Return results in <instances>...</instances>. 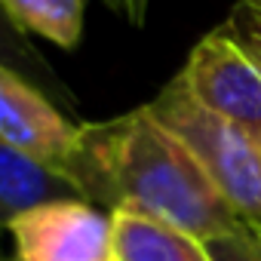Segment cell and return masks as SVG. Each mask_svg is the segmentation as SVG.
Returning <instances> with one entry per match:
<instances>
[{
    "instance_id": "obj_1",
    "label": "cell",
    "mask_w": 261,
    "mask_h": 261,
    "mask_svg": "<svg viewBox=\"0 0 261 261\" xmlns=\"http://www.w3.org/2000/svg\"><path fill=\"white\" fill-rule=\"evenodd\" d=\"M71 181L86 203L142 212L203 243L243 227L194 151L145 105L114 120L83 123Z\"/></svg>"
},
{
    "instance_id": "obj_2",
    "label": "cell",
    "mask_w": 261,
    "mask_h": 261,
    "mask_svg": "<svg viewBox=\"0 0 261 261\" xmlns=\"http://www.w3.org/2000/svg\"><path fill=\"white\" fill-rule=\"evenodd\" d=\"M145 108L194 151L240 224L261 237V151L237 126L209 111L178 74Z\"/></svg>"
},
{
    "instance_id": "obj_3",
    "label": "cell",
    "mask_w": 261,
    "mask_h": 261,
    "mask_svg": "<svg viewBox=\"0 0 261 261\" xmlns=\"http://www.w3.org/2000/svg\"><path fill=\"white\" fill-rule=\"evenodd\" d=\"M178 77L218 117L261 151V56L227 25L197 40Z\"/></svg>"
},
{
    "instance_id": "obj_4",
    "label": "cell",
    "mask_w": 261,
    "mask_h": 261,
    "mask_svg": "<svg viewBox=\"0 0 261 261\" xmlns=\"http://www.w3.org/2000/svg\"><path fill=\"white\" fill-rule=\"evenodd\" d=\"M0 139L22 157L74 185L83 123H74L62 105L7 65H0Z\"/></svg>"
},
{
    "instance_id": "obj_5",
    "label": "cell",
    "mask_w": 261,
    "mask_h": 261,
    "mask_svg": "<svg viewBox=\"0 0 261 261\" xmlns=\"http://www.w3.org/2000/svg\"><path fill=\"white\" fill-rule=\"evenodd\" d=\"M13 261H114L111 215L86 200H49L19 212L10 227Z\"/></svg>"
},
{
    "instance_id": "obj_6",
    "label": "cell",
    "mask_w": 261,
    "mask_h": 261,
    "mask_svg": "<svg viewBox=\"0 0 261 261\" xmlns=\"http://www.w3.org/2000/svg\"><path fill=\"white\" fill-rule=\"evenodd\" d=\"M114 261H212L203 240L133 209H111Z\"/></svg>"
},
{
    "instance_id": "obj_7",
    "label": "cell",
    "mask_w": 261,
    "mask_h": 261,
    "mask_svg": "<svg viewBox=\"0 0 261 261\" xmlns=\"http://www.w3.org/2000/svg\"><path fill=\"white\" fill-rule=\"evenodd\" d=\"M49 200H83V197L62 175L22 157L0 139V233H7L10 221L19 212Z\"/></svg>"
},
{
    "instance_id": "obj_8",
    "label": "cell",
    "mask_w": 261,
    "mask_h": 261,
    "mask_svg": "<svg viewBox=\"0 0 261 261\" xmlns=\"http://www.w3.org/2000/svg\"><path fill=\"white\" fill-rule=\"evenodd\" d=\"M0 10L22 34H37L62 49L80 46L86 0H0Z\"/></svg>"
},
{
    "instance_id": "obj_9",
    "label": "cell",
    "mask_w": 261,
    "mask_h": 261,
    "mask_svg": "<svg viewBox=\"0 0 261 261\" xmlns=\"http://www.w3.org/2000/svg\"><path fill=\"white\" fill-rule=\"evenodd\" d=\"M0 65H7L10 71L22 74L25 80H31L37 89H43L56 105L74 111V95L65 86V80L49 68V62L43 59V53L28 40V34H22L7 13L0 10Z\"/></svg>"
},
{
    "instance_id": "obj_10",
    "label": "cell",
    "mask_w": 261,
    "mask_h": 261,
    "mask_svg": "<svg viewBox=\"0 0 261 261\" xmlns=\"http://www.w3.org/2000/svg\"><path fill=\"white\" fill-rule=\"evenodd\" d=\"M206 249H209L212 261H261V237L246 227H237L215 240H206Z\"/></svg>"
},
{
    "instance_id": "obj_11",
    "label": "cell",
    "mask_w": 261,
    "mask_h": 261,
    "mask_svg": "<svg viewBox=\"0 0 261 261\" xmlns=\"http://www.w3.org/2000/svg\"><path fill=\"white\" fill-rule=\"evenodd\" d=\"M249 49L261 56V0H237L230 19L224 22Z\"/></svg>"
},
{
    "instance_id": "obj_12",
    "label": "cell",
    "mask_w": 261,
    "mask_h": 261,
    "mask_svg": "<svg viewBox=\"0 0 261 261\" xmlns=\"http://www.w3.org/2000/svg\"><path fill=\"white\" fill-rule=\"evenodd\" d=\"M101 4L111 10V13H117L120 19H126L129 25H145V16H148V4L151 0H101Z\"/></svg>"
},
{
    "instance_id": "obj_13",
    "label": "cell",
    "mask_w": 261,
    "mask_h": 261,
    "mask_svg": "<svg viewBox=\"0 0 261 261\" xmlns=\"http://www.w3.org/2000/svg\"><path fill=\"white\" fill-rule=\"evenodd\" d=\"M0 261H10V258H4V255H0Z\"/></svg>"
}]
</instances>
